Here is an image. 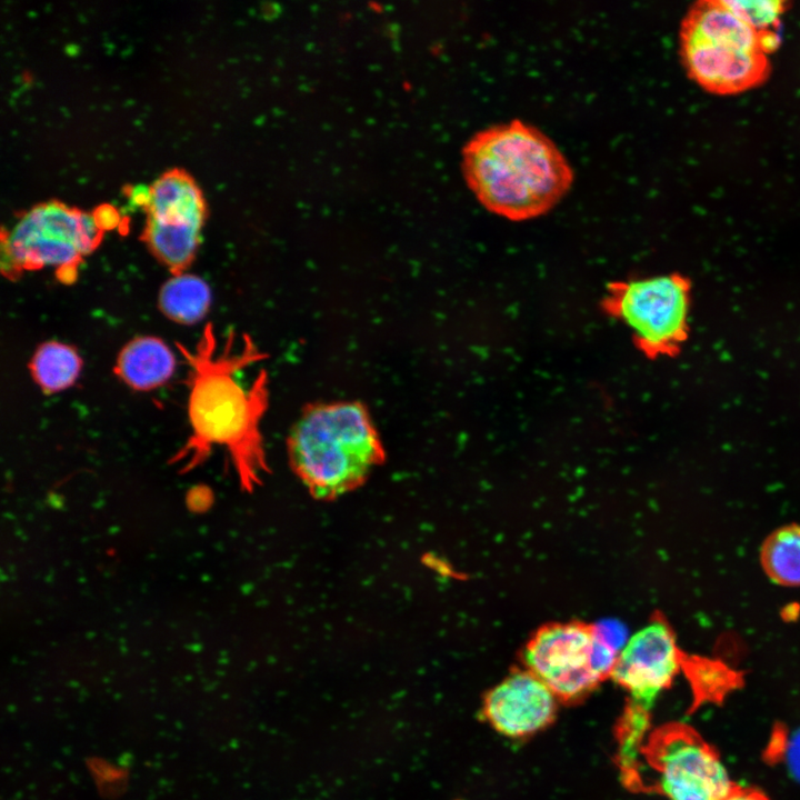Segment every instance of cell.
<instances>
[{"mask_svg": "<svg viewBox=\"0 0 800 800\" xmlns=\"http://www.w3.org/2000/svg\"><path fill=\"white\" fill-rule=\"evenodd\" d=\"M680 33L747 51H760L759 32L726 8L721 1L696 4L686 16Z\"/></svg>", "mask_w": 800, "mask_h": 800, "instance_id": "obj_13", "label": "cell"}, {"mask_svg": "<svg viewBox=\"0 0 800 800\" xmlns=\"http://www.w3.org/2000/svg\"><path fill=\"white\" fill-rule=\"evenodd\" d=\"M82 361L70 346L49 341L34 352L29 369L36 383L46 393L71 387L80 374Z\"/></svg>", "mask_w": 800, "mask_h": 800, "instance_id": "obj_15", "label": "cell"}, {"mask_svg": "<svg viewBox=\"0 0 800 800\" xmlns=\"http://www.w3.org/2000/svg\"><path fill=\"white\" fill-rule=\"evenodd\" d=\"M644 754L668 800H723L734 789L717 752L684 724L654 731Z\"/></svg>", "mask_w": 800, "mask_h": 800, "instance_id": "obj_7", "label": "cell"}, {"mask_svg": "<svg viewBox=\"0 0 800 800\" xmlns=\"http://www.w3.org/2000/svg\"><path fill=\"white\" fill-rule=\"evenodd\" d=\"M211 302L208 284L193 274L172 276L160 289L159 307L163 314L178 323L192 324L201 320Z\"/></svg>", "mask_w": 800, "mask_h": 800, "instance_id": "obj_14", "label": "cell"}, {"mask_svg": "<svg viewBox=\"0 0 800 800\" xmlns=\"http://www.w3.org/2000/svg\"><path fill=\"white\" fill-rule=\"evenodd\" d=\"M723 800H767L766 797L753 790L734 788Z\"/></svg>", "mask_w": 800, "mask_h": 800, "instance_id": "obj_23", "label": "cell"}, {"mask_svg": "<svg viewBox=\"0 0 800 800\" xmlns=\"http://www.w3.org/2000/svg\"><path fill=\"white\" fill-rule=\"evenodd\" d=\"M782 758L791 777L800 782V729L783 739Z\"/></svg>", "mask_w": 800, "mask_h": 800, "instance_id": "obj_19", "label": "cell"}, {"mask_svg": "<svg viewBox=\"0 0 800 800\" xmlns=\"http://www.w3.org/2000/svg\"><path fill=\"white\" fill-rule=\"evenodd\" d=\"M130 204L147 208L151 201V187L136 184L126 189Z\"/></svg>", "mask_w": 800, "mask_h": 800, "instance_id": "obj_21", "label": "cell"}, {"mask_svg": "<svg viewBox=\"0 0 800 800\" xmlns=\"http://www.w3.org/2000/svg\"><path fill=\"white\" fill-rule=\"evenodd\" d=\"M103 231L92 213L51 201L26 212L1 236V272L18 280L24 272L54 268L63 283L77 279L78 266L100 243Z\"/></svg>", "mask_w": 800, "mask_h": 800, "instance_id": "obj_4", "label": "cell"}, {"mask_svg": "<svg viewBox=\"0 0 800 800\" xmlns=\"http://www.w3.org/2000/svg\"><path fill=\"white\" fill-rule=\"evenodd\" d=\"M462 172L479 203L510 221L548 213L574 180L554 141L520 119L474 133L462 149Z\"/></svg>", "mask_w": 800, "mask_h": 800, "instance_id": "obj_2", "label": "cell"}, {"mask_svg": "<svg viewBox=\"0 0 800 800\" xmlns=\"http://www.w3.org/2000/svg\"><path fill=\"white\" fill-rule=\"evenodd\" d=\"M287 449L293 472L319 500L359 488L386 458L374 422L359 401L309 404L293 423Z\"/></svg>", "mask_w": 800, "mask_h": 800, "instance_id": "obj_3", "label": "cell"}, {"mask_svg": "<svg viewBox=\"0 0 800 800\" xmlns=\"http://www.w3.org/2000/svg\"><path fill=\"white\" fill-rule=\"evenodd\" d=\"M760 561L766 574L786 587L800 586V524H788L764 540Z\"/></svg>", "mask_w": 800, "mask_h": 800, "instance_id": "obj_16", "label": "cell"}, {"mask_svg": "<svg viewBox=\"0 0 800 800\" xmlns=\"http://www.w3.org/2000/svg\"><path fill=\"white\" fill-rule=\"evenodd\" d=\"M142 239L172 276L184 273L194 259L206 206L192 179L180 170L164 173L151 186Z\"/></svg>", "mask_w": 800, "mask_h": 800, "instance_id": "obj_8", "label": "cell"}, {"mask_svg": "<svg viewBox=\"0 0 800 800\" xmlns=\"http://www.w3.org/2000/svg\"><path fill=\"white\" fill-rule=\"evenodd\" d=\"M188 364L190 436L171 459L182 472L203 463L213 447L231 458L240 488L251 492L269 471L261 422L269 404V377L260 370L246 387L238 373L267 358L252 339L230 331L220 342L208 323L194 348L177 343Z\"/></svg>", "mask_w": 800, "mask_h": 800, "instance_id": "obj_1", "label": "cell"}, {"mask_svg": "<svg viewBox=\"0 0 800 800\" xmlns=\"http://www.w3.org/2000/svg\"><path fill=\"white\" fill-rule=\"evenodd\" d=\"M683 654L673 629L660 613L620 649L610 678L648 711L682 669Z\"/></svg>", "mask_w": 800, "mask_h": 800, "instance_id": "obj_9", "label": "cell"}, {"mask_svg": "<svg viewBox=\"0 0 800 800\" xmlns=\"http://www.w3.org/2000/svg\"><path fill=\"white\" fill-rule=\"evenodd\" d=\"M722 4L732 11L748 26L756 31L763 32L773 30L784 11V2L773 0L758 1H721Z\"/></svg>", "mask_w": 800, "mask_h": 800, "instance_id": "obj_18", "label": "cell"}, {"mask_svg": "<svg viewBox=\"0 0 800 800\" xmlns=\"http://www.w3.org/2000/svg\"><path fill=\"white\" fill-rule=\"evenodd\" d=\"M619 651L593 623L556 621L531 634L523 663L559 700L574 702L610 678Z\"/></svg>", "mask_w": 800, "mask_h": 800, "instance_id": "obj_5", "label": "cell"}, {"mask_svg": "<svg viewBox=\"0 0 800 800\" xmlns=\"http://www.w3.org/2000/svg\"><path fill=\"white\" fill-rule=\"evenodd\" d=\"M92 216L94 218V221L97 226L104 232L116 229L119 224H121V217L118 212V210L108 203H103L98 206L93 212Z\"/></svg>", "mask_w": 800, "mask_h": 800, "instance_id": "obj_20", "label": "cell"}, {"mask_svg": "<svg viewBox=\"0 0 800 800\" xmlns=\"http://www.w3.org/2000/svg\"><path fill=\"white\" fill-rule=\"evenodd\" d=\"M681 56L690 77L716 93L752 88L768 73L766 54L712 43L680 33Z\"/></svg>", "mask_w": 800, "mask_h": 800, "instance_id": "obj_11", "label": "cell"}, {"mask_svg": "<svg viewBox=\"0 0 800 800\" xmlns=\"http://www.w3.org/2000/svg\"><path fill=\"white\" fill-rule=\"evenodd\" d=\"M696 702L719 701L741 683V676L720 659L683 654L682 669Z\"/></svg>", "mask_w": 800, "mask_h": 800, "instance_id": "obj_17", "label": "cell"}, {"mask_svg": "<svg viewBox=\"0 0 800 800\" xmlns=\"http://www.w3.org/2000/svg\"><path fill=\"white\" fill-rule=\"evenodd\" d=\"M559 699L528 669H516L483 698L482 714L492 729L510 739L531 737L548 728Z\"/></svg>", "mask_w": 800, "mask_h": 800, "instance_id": "obj_10", "label": "cell"}, {"mask_svg": "<svg viewBox=\"0 0 800 800\" xmlns=\"http://www.w3.org/2000/svg\"><path fill=\"white\" fill-rule=\"evenodd\" d=\"M780 36L773 30L759 33V49L763 54L773 52L780 46Z\"/></svg>", "mask_w": 800, "mask_h": 800, "instance_id": "obj_22", "label": "cell"}, {"mask_svg": "<svg viewBox=\"0 0 800 800\" xmlns=\"http://www.w3.org/2000/svg\"><path fill=\"white\" fill-rule=\"evenodd\" d=\"M690 291L689 279L679 273L616 281L602 308L631 330L646 357H673L688 338Z\"/></svg>", "mask_w": 800, "mask_h": 800, "instance_id": "obj_6", "label": "cell"}, {"mask_svg": "<svg viewBox=\"0 0 800 800\" xmlns=\"http://www.w3.org/2000/svg\"><path fill=\"white\" fill-rule=\"evenodd\" d=\"M174 367L173 353L161 339L139 337L122 348L114 372L132 389L148 391L166 383Z\"/></svg>", "mask_w": 800, "mask_h": 800, "instance_id": "obj_12", "label": "cell"}]
</instances>
